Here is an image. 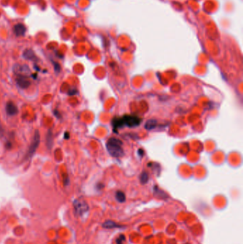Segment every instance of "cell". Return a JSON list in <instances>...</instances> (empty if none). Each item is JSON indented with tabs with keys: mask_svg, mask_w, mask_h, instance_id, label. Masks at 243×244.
Wrapping results in <instances>:
<instances>
[{
	"mask_svg": "<svg viewBox=\"0 0 243 244\" xmlns=\"http://www.w3.org/2000/svg\"><path fill=\"white\" fill-rule=\"evenodd\" d=\"M141 119L136 116L133 115H125L122 117L115 118L112 121V125L113 127V131H115L116 129H120L123 127L127 126V127L132 128L135 126H139L141 124Z\"/></svg>",
	"mask_w": 243,
	"mask_h": 244,
	"instance_id": "obj_1",
	"label": "cell"
},
{
	"mask_svg": "<svg viewBox=\"0 0 243 244\" xmlns=\"http://www.w3.org/2000/svg\"><path fill=\"white\" fill-rule=\"evenodd\" d=\"M106 149L113 157H121L123 156L122 141L116 138H110L106 143Z\"/></svg>",
	"mask_w": 243,
	"mask_h": 244,
	"instance_id": "obj_2",
	"label": "cell"
},
{
	"mask_svg": "<svg viewBox=\"0 0 243 244\" xmlns=\"http://www.w3.org/2000/svg\"><path fill=\"white\" fill-rule=\"evenodd\" d=\"M40 143V134L38 130H36L34 134V136L32 138L31 144H30L29 149H28L27 155H26V158H31L32 156L34 155V153H35L36 149H38L39 145Z\"/></svg>",
	"mask_w": 243,
	"mask_h": 244,
	"instance_id": "obj_3",
	"label": "cell"
},
{
	"mask_svg": "<svg viewBox=\"0 0 243 244\" xmlns=\"http://www.w3.org/2000/svg\"><path fill=\"white\" fill-rule=\"evenodd\" d=\"M16 81L17 85L21 89H27L31 84V81L27 75L18 74L16 78Z\"/></svg>",
	"mask_w": 243,
	"mask_h": 244,
	"instance_id": "obj_4",
	"label": "cell"
},
{
	"mask_svg": "<svg viewBox=\"0 0 243 244\" xmlns=\"http://www.w3.org/2000/svg\"><path fill=\"white\" fill-rule=\"evenodd\" d=\"M74 207L79 213L82 214L89 209L87 203L83 200H76L74 202Z\"/></svg>",
	"mask_w": 243,
	"mask_h": 244,
	"instance_id": "obj_5",
	"label": "cell"
},
{
	"mask_svg": "<svg viewBox=\"0 0 243 244\" xmlns=\"http://www.w3.org/2000/svg\"><path fill=\"white\" fill-rule=\"evenodd\" d=\"M6 111L9 115L14 116L18 113V108L14 103L12 102H9L6 104Z\"/></svg>",
	"mask_w": 243,
	"mask_h": 244,
	"instance_id": "obj_6",
	"label": "cell"
},
{
	"mask_svg": "<svg viewBox=\"0 0 243 244\" xmlns=\"http://www.w3.org/2000/svg\"><path fill=\"white\" fill-rule=\"evenodd\" d=\"M26 31H27L26 27L22 24H17L14 27V31L17 36H24L26 33Z\"/></svg>",
	"mask_w": 243,
	"mask_h": 244,
	"instance_id": "obj_7",
	"label": "cell"
},
{
	"mask_svg": "<svg viewBox=\"0 0 243 244\" xmlns=\"http://www.w3.org/2000/svg\"><path fill=\"white\" fill-rule=\"evenodd\" d=\"M103 227L104 228L107 229H112V228H122V226L121 225L118 224L115 221L111 220H106L104 224H103Z\"/></svg>",
	"mask_w": 243,
	"mask_h": 244,
	"instance_id": "obj_8",
	"label": "cell"
},
{
	"mask_svg": "<svg viewBox=\"0 0 243 244\" xmlns=\"http://www.w3.org/2000/svg\"><path fill=\"white\" fill-rule=\"evenodd\" d=\"M23 57L28 60H31V61H37V57H36L35 54L34 53V51L31 50V49H27L24 51Z\"/></svg>",
	"mask_w": 243,
	"mask_h": 244,
	"instance_id": "obj_9",
	"label": "cell"
},
{
	"mask_svg": "<svg viewBox=\"0 0 243 244\" xmlns=\"http://www.w3.org/2000/svg\"><path fill=\"white\" fill-rule=\"evenodd\" d=\"M116 199L120 203H123L126 201V195L121 190H118L116 193Z\"/></svg>",
	"mask_w": 243,
	"mask_h": 244,
	"instance_id": "obj_10",
	"label": "cell"
},
{
	"mask_svg": "<svg viewBox=\"0 0 243 244\" xmlns=\"http://www.w3.org/2000/svg\"><path fill=\"white\" fill-rule=\"evenodd\" d=\"M156 125H157L156 120L150 119V120H149V121H148L147 122H146V124L145 125V128H147V129H148V130H150V129H153V128H156Z\"/></svg>",
	"mask_w": 243,
	"mask_h": 244,
	"instance_id": "obj_11",
	"label": "cell"
},
{
	"mask_svg": "<svg viewBox=\"0 0 243 244\" xmlns=\"http://www.w3.org/2000/svg\"><path fill=\"white\" fill-rule=\"evenodd\" d=\"M148 179H149V176H148L147 172L143 171V172H142V173H141V175H140V181H141L142 184H145L147 183L148 181Z\"/></svg>",
	"mask_w": 243,
	"mask_h": 244,
	"instance_id": "obj_12",
	"label": "cell"
},
{
	"mask_svg": "<svg viewBox=\"0 0 243 244\" xmlns=\"http://www.w3.org/2000/svg\"><path fill=\"white\" fill-rule=\"evenodd\" d=\"M53 138H52V133L51 132V131H49L48 134L46 135V145L47 147L49 149H51L52 146V142H53Z\"/></svg>",
	"mask_w": 243,
	"mask_h": 244,
	"instance_id": "obj_13",
	"label": "cell"
},
{
	"mask_svg": "<svg viewBox=\"0 0 243 244\" xmlns=\"http://www.w3.org/2000/svg\"><path fill=\"white\" fill-rule=\"evenodd\" d=\"M125 238H126V237L124 235H120L116 239V244H123L125 241Z\"/></svg>",
	"mask_w": 243,
	"mask_h": 244,
	"instance_id": "obj_14",
	"label": "cell"
},
{
	"mask_svg": "<svg viewBox=\"0 0 243 244\" xmlns=\"http://www.w3.org/2000/svg\"><path fill=\"white\" fill-rule=\"evenodd\" d=\"M54 64V67H55V71L56 72H59V71H60V66H59V64H57V63H53Z\"/></svg>",
	"mask_w": 243,
	"mask_h": 244,
	"instance_id": "obj_15",
	"label": "cell"
},
{
	"mask_svg": "<svg viewBox=\"0 0 243 244\" xmlns=\"http://www.w3.org/2000/svg\"><path fill=\"white\" fill-rule=\"evenodd\" d=\"M76 89H72V90H70L69 91H68V94H69V95H74V94H76Z\"/></svg>",
	"mask_w": 243,
	"mask_h": 244,
	"instance_id": "obj_16",
	"label": "cell"
},
{
	"mask_svg": "<svg viewBox=\"0 0 243 244\" xmlns=\"http://www.w3.org/2000/svg\"><path fill=\"white\" fill-rule=\"evenodd\" d=\"M69 136H70V135L68 132H66L65 134H64V139H68V138H69Z\"/></svg>",
	"mask_w": 243,
	"mask_h": 244,
	"instance_id": "obj_17",
	"label": "cell"
}]
</instances>
